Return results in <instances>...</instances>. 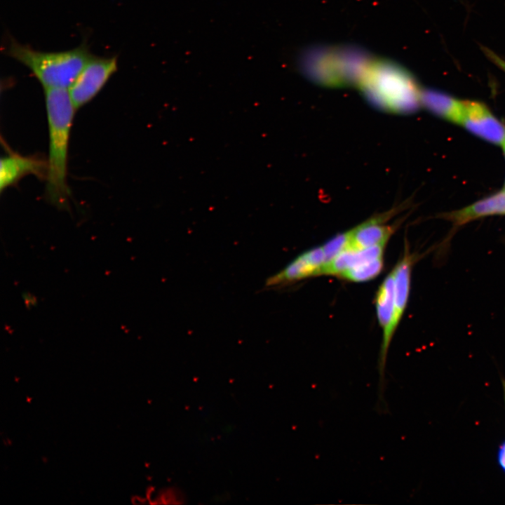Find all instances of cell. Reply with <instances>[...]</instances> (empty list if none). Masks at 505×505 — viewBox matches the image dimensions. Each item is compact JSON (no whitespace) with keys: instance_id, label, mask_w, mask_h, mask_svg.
I'll use <instances>...</instances> for the list:
<instances>
[{"instance_id":"cell-2","label":"cell","mask_w":505,"mask_h":505,"mask_svg":"<svg viewBox=\"0 0 505 505\" xmlns=\"http://www.w3.org/2000/svg\"><path fill=\"white\" fill-rule=\"evenodd\" d=\"M357 84L372 103L387 112L409 113L421 105L415 80L390 62L368 60Z\"/></svg>"},{"instance_id":"cell-11","label":"cell","mask_w":505,"mask_h":505,"mask_svg":"<svg viewBox=\"0 0 505 505\" xmlns=\"http://www.w3.org/2000/svg\"><path fill=\"white\" fill-rule=\"evenodd\" d=\"M420 101L421 105L438 116L452 123H461L464 101L431 90H421Z\"/></svg>"},{"instance_id":"cell-10","label":"cell","mask_w":505,"mask_h":505,"mask_svg":"<svg viewBox=\"0 0 505 505\" xmlns=\"http://www.w3.org/2000/svg\"><path fill=\"white\" fill-rule=\"evenodd\" d=\"M393 213L394 210L378 215L351 229V237L346 248L361 249L376 245H386L395 228L384 223Z\"/></svg>"},{"instance_id":"cell-6","label":"cell","mask_w":505,"mask_h":505,"mask_svg":"<svg viewBox=\"0 0 505 505\" xmlns=\"http://www.w3.org/2000/svg\"><path fill=\"white\" fill-rule=\"evenodd\" d=\"M118 68L117 57L92 55L67 89L76 110L91 101Z\"/></svg>"},{"instance_id":"cell-16","label":"cell","mask_w":505,"mask_h":505,"mask_svg":"<svg viewBox=\"0 0 505 505\" xmlns=\"http://www.w3.org/2000/svg\"><path fill=\"white\" fill-rule=\"evenodd\" d=\"M482 50L492 62L505 72V60L504 59L487 48L482 47Z\"/></svg>"},{"instance_id":"cell-20","label":"cell","mask_w":505,"mask_h":505,"mask_svg":"<svg viewBox=\"0 0 505 505\" xmlns=\"http://www.w3.org/2000/svg\"><path fill=\"white\" fill-rule=\"evenodd\" d=\"M504 390H505V383H504Z\"/></svg>"},{"instance_id":"cell-15","label":"cell","mask_w":505,"mask_h":505,"mask_svg":"<svg viewBox=\"0 0 505 505\" xmlns=\"http://www.w3.org/2000/svg\"><path fill=\"white\" fill-rule=\"evenodd\" d=\"M350 237L351 231L349 230L337 234L322 245L326 264L347 247Z\"/></svg>"},{"instance_id":"cell-1","label":"cell","mask_w":505,"mask_h":505,"mask_svg":"<svg viewBox=\"0 0 505 505\" xmlns=\"http://www.w3.org/2000/svg\"><path fill=\"white\" fill-rule=\"evenodd\" d=\"M44 91L48 127L45 193L50 203L67 209L70 194L67 184L69 142L76 110L67 89L46 88Z\"/></svg>"},{"instance_id":"cell-8","label":"cell","mask_w":505,"mask_h":505,"mask_svg":"<svg viewBox=\"0 0 505 505\" xmlns=\"http://www.w3.org/2000/svg\"><path fill=\"white\" fill-rule=\"evenodd\" d=\"M460 125L493 144L502 145L505 141V126L480 102L464 101Z\"/></svg>"},{"instance_id":"cell-18","label":"cell","mask_w":505,"mask_h":505,"mask_svg":"<svg viewBox=\"0 0 505 505\" xmlns=\"http://www.w3.org/2000/svg\"><path fill=\"white\" fill-rule=\"evenodd\" d=\"M501 146H502V147H503V151H504V156H505V141L504 142V143L502 144Z\"/></svg>"},{"instance_id":"cell-14","label":"cell","mask_w":505,"mask_h":505,"mask_svg":"<svg viewBox=\"0 0 505 505\" xmlns=\"http://www.w3.org/2000/svg\"><path fill=\"white\" fill-rule=\"evenodd\" d=\"M382 268L383 257H379L356 265L343 272L339 277L354 282L367 281L378 276Z\"/></svg>"},{"instance_id":"cell-4","label":"cell","mask_w":505,"mask_h":505,"mask_svg":"<svg viewBox=\"0 0 505 505\" xmlns=\"http://www.w3.org/2000/svg\"><path fill=\"white\" fill-rule=\"evenodd\" d=\"M353 51L326 50L313 53L302 59L304 71L320 83L327 85L358 83L363 69L368 61Z\"/></svg>"},{"instance_id":"cell-7","label":"cell","mask_w":505,"mask_h":505,"mask_svg":"<svg viewBox=\"0 0 505 505\" xmlns=\"http://www.w3.org/2000/svg\"><path fill=\"white\" fill-rule=\"evenodd\" d=\"M493 215H505V190L461 209L441 213L439 217L450 222L452 228L439 245L440 254L444 255L448 250L450 241L459 227L476 220Z\"/></svg>"},{"instance_id":"cell-3","label":"cell","mask_w":505,"mask_h":505,"mask_svg":"<svg viewBox=\"0 0 505 505\" xmlns=\"http://www.w3.org/2000/svg\"><path fill=\"white\" fill-rule=\"evenodd\" d=\"M5 53L27 67L43 89H68L93 55L86 44L68 50L47 52L13 38L8 40Z\"/></svg>"},{"instance_id":"cell-19","label":"cell","mask_w":505,"mask_h":505,"mask_svg":"<svg viewBox=\"0 0 505 505\" xmlns=\"http://www.w3.org/2000/svg\"><path fill=\"white\" fill-rule=\"evenodd\" d=\"M504 190H505V184H504Z\"/></svg>"},{"instance_id":"cell-5","label":"cell","mask_w":505,"mask_h":505,"mask_svg":"<svg viewBox=\"0 0 505 505\" xmlns=\"http://www.w3.org/2000/svg\"><path fill=\"white\" fill-rule=\"evenodd\" d=\"M419 258V257L417 254L411 253L408 246L405 245L403 257L393 269L394 272L393 317L389 329L382 335L377 362L378 396L380 401L384 400V391L386 386V367L389 346L407 307L410 295L412 269Z\"/></svg>"},{"instance_id":"cell-9","label":"cell","mask_w":505,"mask_h":505,"mask_svg":"<svg viewBox=\"0 0 505 505\" xmlns=\"http://www.w3.org/2000/svg\"><path fill=\"white\" fill-rule=\"evenodd\" d=\"M47 168V160L9 152L0 161V190L4 191L29 175L45 179Z\"/></svg>"},{"instance_id":"cell-13","label":"cell","mask_w":505,"mask_h":505,"mask_svg":"<svg viewBox=\"0 0 505 505\" xmlns=\"http://www.w3.org/2000/svg\"><path fill=\"white\" fill-rule=\"evenodd\" d=\"M394 301V272L393 270L384 279L376 294L377 316L383 335L391 324Z\"/></svg>"},{"instance_id":"cell-17","label":"cell","mask_w":505,"mask_h":505,"mask_svg":"<svg viewBox=\"0 0 505 505\" xmlns=\"http://www.w3.org/2000/svg\"><path fill=\"white\" fill-rule=\"evenodd\" d=\"M22 298L25 304L29 309L36 306L37 304L36 298L30 292H24L22 294Z\"/></svg>"},{"instance_id":"cell-12","label":"cell","mask_w":505,"mask_h":505,"mask_svg":"<svg viewBox=\"0 0 505 505\" xmlns=\"http://www.w3.org/2000/svg\"><path fill=\"white\" fill-rule=\"evenodd\" d=\"M319 269L312 262L307 251L302 253L284 269L269 277L267 288H275L310 276H318Z\"/></svg>"}]
</instances>
